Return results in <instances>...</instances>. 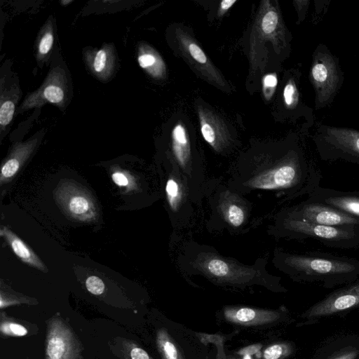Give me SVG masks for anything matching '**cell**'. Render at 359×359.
<instances>
[{"instance_id":"1","label":"cell","mask_w":359,"mask_h":359,"mask_svg":"<svg viewBox=\"0 0 359 359\" xmlns=\"http://www.w3.org/2000/svg\"><path fill=\"white\" fill-rule=\"evenodd\" d=\"M277 267L297 282L318 283L325 289L359 278V260L320 252H278Z\"/></svg>"},{"instance_id":"2","label":"cell","mask_w":359,"mask_h":359,"mask_svg":"<svg viewBox=\"0 0 359 359\" xmlns=\"http://www.w3.org/2000/svg\"><path fill=\"white\" fill-rule=\"evenodd\" d=\"M280 233L294 239H311L332 248L359 250V226H329L313 224L283 214Z\"/></svg>"},{"instance_id":"3","label":"cell","mask_w":359,"mask_h":359,"mask_svg":"<svg viewBox=\"0 0 359 359\" xmlns=\"http://www.w3.org/2000/svg\"><path fill=\"white\" fill-rule=\"evenodd\" d=\"M309 80L314 90L316 110L329 106L343 85L339 59L325 44H318L313 50Z\"/></svg>"},{"instance_id":"4","label":"cell","mask_w":359,"mask_h":359,"mask_svg":"<svg viewBox=\"0 0 359 359\" xmlns=\"http://www.w3.org/2000/svg\"><path fill=\"white\" fill-rule=\"evenodd\" d=\"M311 139L321 160L359 165L358 130L318 124Z\"/></svg>"},{"instance_id":"5","label":"cell","mask_w":359,"mask_h":359,"mask_svg":"<svg viewBox=\"0 0 359 359\" xmlns=\"http://www.w3.org/2000/svg\"><path fill=\"white\" fill-rule=\"evenodd\" d=\"M359 312V278L333 290L309 307L302 315L303 325H313L325 318Z\"/></svg>"},{"instance_id":"6","label":"cell","mask_w":359,"mask_h":359,"mask_svg":"<svg viewBox=\"0 0 359 359\" xmlns=\"http://www.w3.org/2000/svg\"><path fill=\"white\" fill-rule=\"evenodd\" d=\"M55 198L60 208L72 219L92 222L97 216V205L91 194L74 181H61Z\"/></svg>"},{"instance_id":"7","label":"cell","mask_w":359,"mask_h":359,"mask_svg":"<svg viewBox=\"0 0 359 359\" xmlns=\"http://www.w3.org/2000/svg\"><path fill=\"white\" fill-rule=\"evenodd\" d=\"M65 70L55 67L50 69L43 83L36 90L27 95L18 112L39 108L51 103L60 108L65 107L69 95V85Z\"/></svg>"},{"instance_id":"8","label":"cell","mask_w":359,"mask_h":359,"mask_svg":"<svg viewBox=\"0 0 359 359\" xmlns=\"http://www.w3.org/2000/svg\"><path fill=\"white\" fill-rule=\"evenodd\" d=\"M283 214L329 226H359V218L329 205L309 199L285 210Z\"/></svg>"},{"instance_id":"9","label":"cell","mask_w":359,"mask_h":359,"mask_svg":"<svg viewBox=\"0 0 359 359\" xmlns=\"http://www.w3.org/2000/svg\"><path fill=\"white\" fill-rule=\"evenodd\" d=\"M198 263L201 271L223 283H245L255 276V270L237 266L216 255L203 256Z\"/></svg>"},{"instance_id":"10","label":"cell","mask_w":359,"mask_h":359,"mask_svg":"<svg viewBox=\"0 0 359 359\" xmlns=\"http://www.w3.org/2000/svg\"><path fill=\"white\" fill-rule=\"evenodd\" d=\"M311 359H359V334H346L328 339Z\"/></svg>"},{"instance_id":"11","label":"cell","mask_w":359,"mask_h":359,"mask_svg":"<svg viewBox=\"0 0 359 359\" xmlns=\"http://www.w3.org/2000/svg\"><path fill=\"white\" fill-rule=\"evenodd\" d=\"M307 199L329 205L359 218V191H344L319 186Z\"/></svg>"},{"instance_id":"12","label":"cell","mask_w":359,"mask_h":359,"mask_svg":"<svg viewBox=\"0 0 359 359\" xmlns=\"http://www.w3.org/2000/svg\"><path fill=\"white\" fill-rule=\"evenodd\" d=\"M285 316V313L279 311L250 307H228L224 310V317L227 321L245 326L270 324Z\"/></svg>"},{"instance_id":"13","label":"cell","mask_w":359,"mask_h":359,"mask_svg":"<svg viewBox=\"0 0 359 359\" xmlns=\"http://www.w3.org/2000/svg\"><path fill=\"white\" fill-rule=\"evenodd\" d=\"M84 60L90 72L102 81L110 80L116 68V53L113 44L85 51Z\"/></svg>"},{"instance_id":"14","label":"cell","mask_w":359,"mask_h":359,"mask_svg":"<svg viewBox=\"0 0 359 359\" xmlns=\"http://www.w3.org/2000/svg\"><path fill=\"white\" fill-rule=\"evenodd\" d=\"M39 132L29 140L23 142H17L13 147L3 163L1 169V184L12 178L28 159L34 151L43 135Z\"/></svg>"},{"instance_id":"15","label":"cell","mask_w":359,"mask_h":359,"mask_svg":"<svg viewBox=\"0 0 359 359\" xmlns=\"http://www.w3.org/2000/svg\"><path fill=\"white\" fill-rule=\"evenodd\" d=\"M299 76H290L285 82L283 88V100L285 109L294 111L304 117L308 128L315 124V116L313 109L306 106L302 100V95L298 88L297 79Z\"/></svg>"},{"instance_id":"16","label":"cell","mask_w":359,"mask_h":359,"mask_svg":"<svg viewBox=\"0 0 359 359\" xmlns=\"http://www.w3.org/2000/svg\"><path fill=\"white\" fill-rule=\"evenodd\" d=\"M1 236L4 237L14 253L24 262L41 271L46 270L36 254L13 231L5 226L1 229Z\"/></svg>"},{"instance_id":"17","label":"cell","mask_w":359,"mask_h":359,"mask_svg":"<svg viewBox=\"0 0 359 359\" xmlns=\"http://www.w3.org/2000/svg\"><path fill=\"white\" fill-rule=\"evenodd\" d=\"M20 97V90L17 84L11 86L8 89L1 86L0 127L1 132L12 121L16 104Z\"/></svg>"},{"instance_id":"18","label":"cell","mask_w":359,"mask_h":359,"mask_svg":"<svg viewBox=\"0 0 359 359\" xmlns=\"http://www.w3.org/2000/svg\"><path fill=\"white\" fill-rule=\"evenodd\" d=\"M171 138L174 156L178 164L186 168L191 158V148L186 128L182 123L174 126Z\"/></svg>"},{"instance_id":"19","label":"cell","mask_w":359,"mask_h":359,"mask_svg":"<svg viewBox=\"0 0 359 359\" xmlns=\"http://www.w3.org/2000/svg\"><path fill=\"white\" fill-rule=\"evenodd\" d=\"M138 64L154 78H161L165 72L163 60L158 53L147 45H141L138 49Z\"/></svg>"},{"instance_id":"20","label":"cell","mask_w":359,"mask_h":359,"mask_svg":"<svg viewBox=\"0 0 359 359\" xmlns=\"http://www.w3.org/2000/svg\"><path fill=\"white\" fill-rule=\"evenodd\" d=\"M53 42V24L50 18L41 27L36 41L35 50L38 62H43L52 50Z\"/></svg>"},{"instance_id":"21","label":"cell","mask_w":359,"mask_h":359,"mask_svg":"<svg viewBox=\"0 0 359 359\" xmlns=\"http://www.w3.org/2000/svg\"><path fill=\"white\" fill-rule=\"evenodd\" d=\"M157 342L164 359H184L180 347L166 330L158 332Z\"/></svg>"},{"instance_id":"22","label":"cell","mask_w":359,"mask_h":359,"mask_svg":"<svg viewBox=\"0 0 359 359\" xmlns=\"http://www.w3.org/2000/svg\"><path fill=\"white\" fill-rule=\"evenodd\" d=\"M214 122L205 116H200L201 133L203 139L215 149H217L222 138V132L220 127Z\"/></svg>"},{"instance_id":"23","label":"cell","mask_w":359,"mask_h":359,"mask_svg":"<svg viewBox=\"0 0 359 359\" xmlns=\"http://www.w3.org/2000/svg\"><path fill=\"white\" fill-rule=\"evenodd\" d=\"M294 350L295 347L292 342L274 343L265 348L262 359H285L290 356Z\"/></svg>"},{"instance_id":"24","label":"cell","mask_w":359,"mask_h":359,"mask_svg":"<svg viewBox=\"0 0 359 359\" xmlns=\"http://www.w3.org/2000/svg\"><path fill=\"white\" fill-rule=\"evenodd\" d=\"M166 198L172 211L178 210L182 201V189L175 177H170L165 184Z\"/></svg>"},{"instance_id":"25","label":"cell","mask_w":359,"mask_h":359,"mask_svg":"<svg viewBox=\"0 0 359 359\" xmlns=\"http://www.w3.org/2000/svg\"><path fill=\"white\" fill-rule=\"evenodd\" d=\"M223 214L225 220L233 227L241 226L245 220V212L241 206L229 203L224 206Z\"/></svg>"},{"instance_id":"26","label":"cell","mask_w":359,"mask_h":359,"mask_svg":"<svg viewBox=\"0 0 359 359\" xmlns=\"http://www.w3.org/2000/svg\"><path fill=\"white\" fill-rule=\"evenodd\" d=\"M279 23V16L276 11L271 10L264 14L262 19L261 27L264 34H270L275 32Z\"/></svg>"},{"instance_id":"27","label":"cell","mask_w":359,"mask_h":359,"mask_svg":"<svg viewBox=\"0 0 359 359\" xmlns=\"http://www.w3.org/2000/svg\"><path fill=\"white\" fill-rule=\"evenodd\" d=\"M65 350L64 341L58 337H54L50 339L47 353L50 359H60Z\"/></svg>"},{"instance_id":"28","label":"cell","mask_w":359,"mask_h":359,"mask_svg":"<svg viewBox=\"0 0 359 359\" xmlns=\"http://www.w3.org/2000/svg\"><path fill=\"white\" fill-rule=\"evenodd\" d=\"M186 47L189 54L196 62L201 65H205L208 62L205 53L196 43L189 42Z\"/></svg>"},{"instance_id":"29","label":"cell","mask_w":359,"mask_h":359,"mask_svg":"<svg viewBox=\"0 0 359 359\" xmlns=\"http://www.w3.org/2000/svg\"><path fill=\"white\" fill-rule=\"evenodd\" d=\"M87 290L95 295L101 294L104 290V284L102 279L95 276H89L86 280Z\"/></svg>"},{"instance_id":"30","label":"cell","mask_w":359,"mask_h":359,"mask_svg":"<svg viewBox=\"0 0 359 359\" xmlns=\"http://www.w3.org/2000/svg\"><path fill=\"white\" fill-rule=\"evenodd\" d=\"M277 84L278 79L276 74H269L264 77L263 89L264 93L267 99H270L271 97L276 90Z\"/></svg>"},{"instance_id":"31","label":"cell","mask_w":359,"mask_h":359,"mask_svg":"<svg viewBox=\"0 0 359 359\" xmlns=\"http://www.w3.org/2000/svg\"><path fill=\"white\" fill-rule=\"evenodd\" d=\"M294 3L295 4L296 8L298 11L299 20L297 23L299 24L305 18L309 5V1H294Z\"/></svg>"},{"instance_id":"32","label":"cell","mask_w":359,"mask_h":359,"mask_svg":"<svg viewBox=\"0 0 359 359\" xmlns=\"http://www.w3.org/2000/svg\"><path fill=\"white\" fill-rule=\"evenodd\" d=\"M111 177L114 183L118 186L123 187L128 184L129 181L127 177L121 172L113 173Z\"/></svg>"},{"instance_id":"33","label":"cell","mask_w":359,"mask_h":359,"mask_svg":"<svg viewBox=\"0 0 359 359\" xmlns=\"http://www.w3.org/2000/svg\"><path fill=\"white\" fill-rule=\"evenodd\" d=\"M130 356L132 359H150L148 353L140 348H133Z\"/></svg>"},{"instance_id":"34","label":"cell","mask_w":359,"mask_h":359,"mask_svg":"<svg viewBox=\"0 0 359 359\" xmlns=\"http://www.w3.org/2000/svg\"><path fill=\"white\" fill-rule=\"evenodd\" d=\"M9 327L12 332L18 336H24L27 333L26 328L20 325L11 323Z\"/></svg>"},{"instance_id":"35","label":"cell","mask_w":359,"mask_h":359,"mask_svg":"<svg viewBox=\"0 0 359 359\" xmlns=\"http://www.w3.org/2000/svg\"><path fill=\"white\" fill-rule=\"evenodd\" d=\"M236 0H223L220 3V9L222 11L229 10L235 3Z\"/></svg>"},{"instance_id":"36","label":"cell","mask_w":359,"mask_h":359,"mask_svg":"<svg viewBox=\"0 0 359 359\" xmlns=\"http://www.w3.org/2000/svg\"><path fill=\"white\" fill-rule=\"evenodd\" d=\"M60 4L62 5V6H67L69 4L72 3V0H62L60 1Z\"/></svg>"}]
</instances>
